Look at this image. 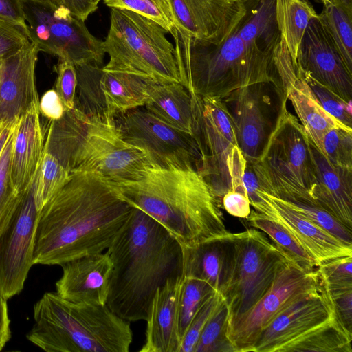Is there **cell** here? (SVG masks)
<instances>
[{
    "label": "cell",
    "mask_w": 352,
    "mask_h": 352,
    "mask_svg": "<svg viewBox=\"0 0 352 352\" xmlns=\"http://www.w3.org/2000/svg\"><path fill=\"white\" fill-rule=\"evenodd\" d=\"M307 294L274 318L258 335L251 352H286L287 348L336 316L324 289Z\"/></svg>",
    "instance_id": "cell-16"
},
{
    "label": "cell",
    "mask_w": 352,
    "mask_h": 352,
    "mask_svg": "<svg viewBox=\"0 0 352 352\" xmlns=\"http://www.w3.org/2000/svg\"><path fill=\"white\" fill-rule=\"evenodd\" d=\"M319 284L329 295L336 318L342 326L352 333V287L327 290L320 283Z\"/></svg>",
    "instance_id": "cell-46"
},
{
    "label": "cell",
    "mask_w": 352,
    "mask_h": 352,
    "mask_svg": "<svg viewBox=\"0 0 352 352\" xmlns=\"http://www.w3.org/2000/svg\"><path fill=\"white\" fill-rule=\"evenodd\" d=\"M154 166L148 153L125 140L115 123L89 118L72 173H92L116 185L137 181Z\"/></svg>",
    "instance_id": "cell-11"
},
{
    "label": "cell",
    "mask_w": 352,
    "mask_h": 352,
    "mask_svg": "<svg viewBox=\"0 0 352 352\" xmlns=\"http://www.w3.org/2000/svg\"><path fill=\"white\" fill-rule=\"evenodd\" d=\"M69 176L70 173L53 155L43 151L32 184L38 212L64 186Z\"/></svg>",
    "instance_id": "cell-34"
},
{
    "label": "cell",
    "mask_w": 352,
    "mask_h": 352,
    "mask_svg": "<svg viewBox=\"0 0 352 352\" xmlns=\"http://www.w3.org/2000/svg\"><path fill=\"white\" fill-rule=\"evenodd\" d=\"M32 43L0 62V122L14 123L39 104L35 67L39 52Z\"/></svg>",
    "instance_id": "cell-20"
},
{
    "label": "cell",
    "mask_w": 352,
    "mask_h": 352,
    "mask_svg": "<svg viewBox=\"0 0 352 352\" xmlns=\"http://www.w3.org/2000/svg\"><path fill=\"white\" fill-rule=\"evenodd\" d=\"M233 122L237 145L247 163L262 157L287 98L272 82H257L236 89L221 99Z\"/></svg>",
    "instance_id": "cell-10"
},
{
    "label": "cell",
    "mask_w": 352,
    "mask_h": 352,
    "mask_svg": "<svg viewBox=\"0 0 352 352\" xmlns=\"http://www.w3.org/2000/svg\"><path fill=\"white\" fill-rule=\"evenodd\" d=\"M182 279V276L169 278L157 290L146 320V338L140 352H179L177 304Z\"/></svg>",
    "instance_id": "cell-26"
},
{
    "label": "cell",
    "mask_w": 352,
    "mask_h": 352,
    "mask_svg": "<svg viewBox=\"0 0 352 352\" xmlns=\"http://www.w3.org/2000/svg\"><path fill=\"white\" fill-rule=\"evenodd\" d=\"M16 123L0 122V155Z\"/></svg>",
    "instance_id": "cell-52"
},
{
    "label": "cell",
    "mask_w": 352,
    "mask_h": 352,
    "mask_svg": "<svg viewBox=\"0 0 352 352\" xmlns=\"http://www.w3.org/2000/svg\"><path fill=\"white\" fill-rule=\"evenodd\" d=\"M343 1V0H327V3H336V2H338V1Z\"/></svg>",
    "instance_id": "cell-53"
},
{
    "label": "cell",
    "mask_w": 352,
    "mask_h": 352,
    "mask_svg": "<svg viewBox=\"0 0 352 352\" xmlns=\"http://www.w3.org/2000/svg\"><path fill=\"white\" fill-rule=\"evenodd\" d=\"M265 204L260 213L278 222L314 260L317 267L339 257L352 256L348 245L285 205L278 197L263 190Z\"/></svg>",
    "instance_id": "cell-21"
},
{
    "label": "cell",
    "mask_w": 352,
    "mask_h": 352,
    "mask_svg": "<svg viewBox=\"0 0 352 352\" xmlns=\"http://www.w3.org/2000/svg\"><path fill=\"white\" fill-rule=\"evenodd\" d=\"M316 270L318 282L327 290L352 287V256L327 261Z\"/></svg>",
    "instance_id": "cell-42"
},
{
    "label": "cell",
    "mask_w": 352,
    "mask_h": 352,
    "mask_svg": "<svg viewBox=\"0 0 352 352\" xmlns=\"http://www.w3.org/2000/svg\"><path fill=\"white\" fill-rule=\"evenodd\" d=\"M11 338L10 320L8 316L7 300L0 296V351Z\"/></svg>",
    "instance_id": "cell-51"
},
{
    "label": "cell",
    "mask_w": 352,
    "mask_h": 352,
    "mask_svg": "<svg viewBox=\"0 0 352 352\" xmlns=\"http://www.w3.org/2000/svg\"><path fill=\"white\" fill-rule=\"evenodd\" d=\"M167 33L149 18L111 8L109 31L102 41L109 58L102 68L136 74L158 82L181 83L175 46Z\"/></svg>",
    "instance_id": "cell-6"
},
{
    "label": "cell",
    "mask_w": 352,
    "mask_h": 352,
    "mask_svg": "<svg viewBox=\"0 0 352 352\" xmlns=\"http://www.w3.org/2000/svg\"><path fill=\"white\" fill-rule=\"evenodd\" d=\"M190 95L199 155L196 168L221 201L230 188L228 162L238 146L234 126L221 100Z\"/></svg>",
    "instance_id": "cell-12"
},
{
    "label": "cell",
    "mask_w": 352,
    "mask_h": 352,
    "mask_svg": "<svg viewBox=\"0 0 352 352\" xmlns=\"http://www.w3.org/2000/svg\"><path fill=\"white\" fill-rule=\"evenodd\" d=\"M30 43L22 28L0 19V59L15 54Z\"/></svg>",
    "instance_id": "cell-45"
},
{
    "label": "cell",
    "mask_w": 352,
    "mask_h": 352,
    "mask_svg": "<svg viewBox=\"0 0 352 352\" xmlns=\"http://www.w3.org/2000/svg\"><path fill=\"white\" fill-rule=\"evenodd\" d=\"M17 123L0 155V236L10 223L23 194H19L14 190L10 177V163Z\"/></svg>",
    "instance_id": "cell-37"
},
{
    "label": "cell",
    "mask_w": 352,
    "mask_h": 352,
    "mask_svg": "<svg viewBox=\"0 0 352 352\" xmlns=\"http://www.w3.org/2000/svg\"><path fill=\"white\" fill-rule=\"evenodd\" d=\"M110 8L130 10L154 21L172 33L175 28L170 0H103Z\"/></svg>",
    "instance_id": "cell-38"
},
{
    "label": "cell",
    "mask_w": 352,
    "mask_h": 352,
    "mask_svg": "<svg viewBox=\"0 0 352 352\" xmlns=\"http://www.w3.org/2000/svg\"><path fill=\"white\" fill-rule=\"evenodd\" d=\"M245 219L250 226L267 235L287 258L305 271L311 272L317 268L314 260L278 222L254 210Z\"/></svg>",
    "instance_id": "cell-32"
},
{
    "label": "cell",
    "mask_w": 352,
    "mask_h": 352,
    "mask_svg": "<svg viewBox=\"0 0 352 352\" xmlns=\"http://www.w3.org/2000/svg\"><path fill=\"white\" fill-rule=\"evenodd\" d=\"M245 6L244 16L218 45L175 29L171 33L181 83L190 94L221 100L236 89L262 82L282 89L275 63L282 40L276 0H245Z\"/></svg>",
    "instance_id": "cell-1"
},
{
    "label": "cell",
    "mask_w": 352,
    "mask_h": 352,
    "mask_svg": "<svg viewBox=\"0 0 352 352\" xmlns=\"http://www.w3.org/2000/svg\"><path fill=\"white\" fill-rule=\"evenodd\" d=\"M0 19L22 28L25 32V19L21 0H0Z\"/></svg>",
    "instance_id": "cell-49"
},
{
    "label": "cell",
    "mask_w": 352,
    "mask_h": 352,
    "mask_svg": "<svg viewBox=\"0 0 352 352\" xmlns=\"http://www.w3.org/2000/svg\"><path fill=\"white\" fill-rule=\"evenodd\" d=\"M0 62H1V59H0Z\"/></svg>",
    "instance_id": "cell-56"
},
{
    "label": "cell",
    "mask_w": 352,
    "mask_h": 352,
    "mask_svg": "<svg viewBox=\"0 0 352 352\" xmlns=\"http://www.w3.org/2000/svg\"><path fill=\"white\" fill-rule=\"evenodd\" d=\"M318 289L316 269L307 272L288 260L267 292L250 310L228 323L227 336L234 352H251L258 335L274 318Z\"/></svg>",
    "instance_id": "cell-13"
},
{
    "label": "cell",
    "mask_w": 352,
    "mask_h": 352,
    "mask_svg": "<svg viewBox=\"0 0 352 352\" xmlns=\"http://www.w3.org/2000/svg\"><path fill=\"white\" fill-rule=\"evenodd\" d=\"M214 292L206 281L182 277L177 304V323L181 342L196 312Z\"/></svg>",
    "instance_id": "cell-35"
},
{
    "label": "cell",
    "mask_w": 352,
    "mask_h": 352,
    "mask_svg": "<svg viewBox=\"0 0 352 352\" xmlns=\"http://www.w3.org/2000/svg\"><path fill=\"white\" fill-rule=\"evenodd\" d=\"M324 5H326L327 3V0H320Z\"/></svg>",
    "instance_id": "cell-55"
},
{
    "label": "cell",
    "mask_w": 352,
    "mask_h": 352,
    "mask_svg": "<svg viewBox=\"0 0 352 352\" xmlns=\"http://www.w3.org/2000/svg\"><path fill=\"white\" fill-rule=\"evenodd\" d=\"M296 66L346 102H351L352 71L318 16L309 21L302 37Z\"/></svg>",
    "instance_id": "cell-17"
},
{
    "label": "cell",
    "mask_w": 352,
    "mask_h": 352,
    "mask_svg": "<svg viewBox=\"0 0 352 352\" xmlns=\"http://www.w3.org/2000/svg\"><path fill=\"white\" fill-rule=\"evenodd\" d=\"M222 205L232 216L246 219L250 214V202L248 195L228 190L222 197Z\"/></svg>",
    "instance_id": "cell-47"
},
{
    "label": "cell",
    "mask_w": 352,
    "mask_h": 352,
    "mask_svg": "<svg viewBox=\"0 0 352 352\" xmlns=\"http://www.w3.org/2000/svg\"><path fill=\"white\" fill-rule=\"evenodd\" d=\"M30 342L48 352H128L130 322L105 305L74 303L46 292L34 306Z\"/></svg>",
    "instance_id": "cell-5"
},
{
    "label": "cell",
    "mask_w": 352,
    "mask_h": 352,
    "mask_svg": "<svg viewBox=\"0 0 352 352\" xmlns=\"http://www.w3.org/2000/svg\"><path fill=\"white\" fill-rule=\"evenodd\" d=\"M285 205L306 218L345 244L352 246V230L336 217L316 205L298 201H285L278 198Z\"/></svg>",
    "instance_id": "cell-39"
},
{
    "label": "cell",
    "mask_w": 352,
    "mask_h": 352,
    "mask_svg": "<svg viewBox=\"0 0 352 352\" xmlns=\"http://www.w3.org/2000/svg\"><path fill=\"white\" fill-rule=\"evenodd\" d=\"M113 186L131 206L158 222L183 247L228 232L221 201L194 166H154L137 181Z\"/></svg>",
    "instance_id": "cell-4"
},
{
    "label": "cell",
    "mask_w": 352,
    "mask_h": 352,
    "mask_svg": "<svg viewBox=\"0 0 352 352\" xmlns=\"http://www.w3.org/2000/svg\"><path fill=\"white\" fill-rule=\"evenodd\" d=\"M307 82L322 107L344 125L352 129L351 102H346L327 87L295 66Z\"/></svg>",
    "instance_id": "cell-40"
},
{
    "label": "cell",
    "mask_w": 352,
    "mask_h": 352,
    "mask_svg": "<svg viewBox=\"0 0 352 352\" xmlns=\"http://www.w3.org/2000/svg\"><path fill=\"white\" fill-rule=\"evenodd\" d=\"M309 141L314 174L311 197L315 205L352 230V170L332 164Z\"/></svg>",
    "instance_id": "cell-23"
},
{
    "label": "cell",
    "mask_w": 352,
    "mask_h": 352,
    "mask_svg": "<svg viewBox=\"0 0 352 352\" xmlns=\"http://www.w3.org/2000/svg\"><path fill=\"white\" fill-rule=\"evenodd\" d=\"M114 122L123 138L144 150L155 166L196 168L199 155L192 135L170 126L144 107L117 116Z\"/></svg>",
    "instance_id": "cell-14"
},
{
    "label": "cell",
    "mask_w": 352,
    "mask_h": 352,
    "mask_svg": "<svg viewBox=\"0 0 352 352\" xmlns=\"http://www.w3.org/2000/svg\"><path fill=\"white\" fill-rule=\"evenodd\" d=\"M57 78L55 90L59 95L66 110L75 107L77 87V74L74 65L65 60H59L56 66Z\"/></svg>",
    "instance_id": "cell-44"
},
{
    "label": "cell",
    "mask_w": 352,
    "mask_h": 352,
    "mask_svg": "<svg viewBox=\"0 0 352 352\" xmlns=\"http://www.w3.org/2000/svg\"><path fill=\"white\" fill-rule=\"evenodd\" d=\"M106 252L112 263L106 305L129 322L146 320L158 288L182 276V245L134 207Z\"/></svg>",
    "instance_id": "cell-3"
},
{
    "label": "cell",
    "mask_w": 352,
    "mask_h": 352,
    "mask_svg": "<svg viewBox=\"0 0 352 352\" xmlns=\"http://www.w3.org/2000/svg\"><path fill=\"white\" fill-rule=\"evenodd\" d=\"M318 16L352 71V0L328 3Z\"/></svg>",
    "instance_id": "cell-31"
},
{
    "label": "cell",
    "mask_w": 352,
    "mask_h": 352,
    "mask_svg": "<svg viewBox=\"0 0 352 352\" xmlns=\"http://www.w3.org/2000/svg\"><path fill=\"white\" fill-rule=\"evenodd\" d=\"M223 299V297L219 292H214L201 305L182 339L179 352H195L204 327Z\"/></svg>",
    "instance_id": "cell-43"
},
{
    "label": "cell",
    "mask_w": 352,
    "mask_h": 352,
    "mask_svg": "<svg viewBox=\"0 0 352 352\" xmlns=\"http://www.w3.org/2000/svg\"><path fill=\"white\" fill-rule=\"evenodd\" d=\"M39 104L33 105L18 120L10 163L13 188L24 193L32 185L44 150Z\"/></svg>",
    "instance_id": "cell-25"
},
{
    "label": "cell",
    "mask_w": 352,
    "mask_h": 352,
    "mask_svg": "<svg viewBox=\"0 0 352 352\" xmlns=\"http://www.w3.org/2000/svg\"><path fill=\"white\" fill-rule=\"evenodd\" d=\"M333 164L352 170V129L336 126L329 130L322 142V152Z\"/></svg>",
    "instance_id": "cell-41"
},
{
    "label": "cell",
    "mask_w": 352,
    "mask_h": 352,
    "mask_svg": "<svg viewBox=\"0 0 352 352\" xmlns=\"http://www.w3.org/2000/svg\"><path fill=\"white\" fill-rule=\"evenodd\" d=\"M25 33L39 50L74 65H101L105 55L102 41L94 36L85 21L50 0H21Z\"/></svg>",
    "instance_id": "cell-9"
},
{
    "label": "cell",
    "mask_w": 352,
    "mask_h": 352,
    "mask_svg": "<svg viewBox=\"0 0 352 352\" xmlns=\"http://www.w3.org/2000/svg\"><path fill=\"white\" fill-rule=\"evenodd\" d=\"M229 310L224 298L204 327L195 352H234L227 336Z\"/></svg>",
    "instance_id": "cell-36"
},
{
    "label": "cell",
    "mask_w": 352,
    "mask_h": 352,
    "mask_svg": "<svg viewBox=\"0 0 352 352\" xmlns=\"http://www.w3.org/2000/svg\"><path fill=\"white\" fill-rule=\"evenodd\" d=\"M144 107L170 126L192 135V97L182 84L154 82Z\"/></svg>",
    "instance_id": "cell-28"
},
{
    "label": "cell",
    "mask_w": 352,
    "mask_h": 352,
    "mask_svg": "<svg viewBox=\"0 0 352 352\" xmlns=\"http://www.w3.org/2000/svg\"><path fill=\"white\" fill-rule=\"evenodd\" d=\"M74 66L77 74L78 94L74 107L93 120L114 124V121L109 116L100 87V76L102 67L96 63H83Z\"/></svg>",
    "instance_id": "cell-30"
},
{
    "label": "cell",
    "mask_w": 352,
    "mask_h": 352,
    "mask_svg": "<svg viewBox=\"0 0 352 352\" xmlns=\"http://www.w3.org/2000/svg\"><path fill=\"white\" fill-rule=\"evenodd\" d=\"M56 6L67 9L71 13L82 21L98 9V5L91 0H50Z\"/></svg>",
    "instance_id": "cell-50"
},
{
    "label": "cell",
    "mask_w": 352,
    "mask_h": 352,
    "mask_svg": "<svg viewBox=\"0 0 352 352\" xmlns=\"http://www.w3.org/2000/svg\"><path fill=\"white\" fill-rule=\"evenodd\" d=\"M63 103L55 89L47 91L39 100V111L48 120H58L65 113Z\"/></svg>",
    "instance_id": "cell-48"
},
{
    "label": "cell",
    "mask_w": 352,
    "mask_h": 352,
    "mask_svg": "<svg viewBox=\"0 0 352 352\" xmlns=\"http://www.w3.org/2000/svg\"><path fill=\"white\" fill-rule=\"evenodd\" d=\"M133 207L89 173L74 172L38 212L33 264L47 265L106 251Z\"/></svg>",
    "instance_id": "cell-2"
},
{
    "label": "cell",
    "mask_w": 352,
    "mask_h": 352,
    "mask_svg": "<svg viewBox=\"0 0 352 352\" xmlns=\"http://www.w3.org/2000/svg\"><path fill=\"white\" fill-rule=\"evenodd\" d=\"M230 236L234 267L222 295L229 310L228 323L250 310L267 292L289 260L264 232L256 228L230 232Z\"/></svg>",
    "instance_id": "cell-8"
},
{
    "label": "cell",
    "mask_w": 352,
    "mask_h": 352,
    "mask_svg": "<svg viewBox=\"0 0 352 352\" xmlns=\"http://www.w3.org/2000/svg\"><path fill=\"white\" fill-rule=\"evenodd\" d=\"M245 0H170L175 30L202 42L218 45L245 14Z\"/></svg>",
    "instance_id": "cell-18"
},
{
    "label": "cell",
    "mask_w": 352,
    "mask_h": 352,
    "mask_svg": "<svg viewBox=\"0 0 352 352\" xmlns=\"http://www.w3.org/2000/svg\"><path fill=\"white\" fill-rule=\"evenodd\" d=\"M275 61L287 100L291 101L309 140L322 152V139L329 130L336 126L349 127L338 121L322 107L307 82L294 65L283 41L277 50Z\"/></svg>",
    "instance_id": "cell-19"
},
{
    "label": "cell",
    "mask_w": 352,
    "mask_h": 352,
    "mask_svg": "<svg viewBox=\"0 0 352 352\" xmlns=\"http://www.w3.org/2000/svg\"><path fill=\"white\" fill-rule=\"evenodd\" d=\"M275 10L278 30L296 66L302 37L309 21L318 14L307 0H276Z\"/></svg>",
    "instance_id": "cell-29"
},
{
    "label": "cell",
    "mask_w": 352,
    "mask_h": 352,
    "mask_svg": "<svg viewBox=\"0 0 352 352\" xmlns=\"http://www.w3.org/2000/svg\"><path fill=\"white\" fill-rule=\"evenodd\" d=\"M252 166L263 192L315 205L310 195L314 174L309 141L287 106L261 159Z\"/></svg>",
    "instance_id": "cell-7"
},
{
    "label": "cell",
    "mask_w": 352,
    "mask_h": 352,
    "mask_svg": "<svg viewBox=\"0 0 352 352\" xmlns=\"http://www.w3.org/2000/svg\"><path fill=\"white\" fill-rule=\"evenodd\" d=\"M155 82L136 74L102 68L100 84L110 119L114 121L128 111L144 107Z\"/></svg>",
    "instance_id": "cell-27"
},
{
    "label": "cell",
    "mask_w": 352,
    "mask_h": 352,
    "mask_svg": "<svg viewBox=\"0 0 352 352\" xmlns=\"http://www.w3.org/2000/svg\"><path fill=\"white\" fill-rule=\"evenodd\" d=\"M352 333L336 317L292 344L286 352H352Z\"/></svg>",
    "instance_id": "cell-33"
},
{
    "label": "cell",
    "mask_w": 352,
    "mask_h": 352,
    "mask_svg": "<svg viewBox=\"0 0 352 352\" xmlns=\"http://www.w3.org/2000/svg\"><path fill=\"white\" fill-rule=\"evenodd\" d=\"M93 3H94L96 5H98L99 2L101 1V0H91Z\"/></svg>",
    "instance_id": "cell-54"
},
{
    "label": "cell",
    "mask_w": 352,
    "mask_h": 352,
    "mask_svg": "<svg viewBox=\"0 0 352 352\" xmlns=\"http://www.w3.org/2000/svg\"><path fill=\"white\" fill-rule=\"evenodd\" d=\"M182 277L201 279L223 295L234 267L230 232L194 246L183 247Z\"/></svg>",
    "instance_id": "cell-24"
},
{
    "label": "cell",
    "mask_w": 352,
    "mask_h": 352,
    "mask_svg": "<svg viewBox=\"0 0 352 352\" xmlns=\"http://www.w3.org/2000/svg\"><path fill=\"white\" fill-rule=\"evenodd\" d=\"M61 277L56 294L74 303L105 305L109 294L112 263L105 252L82 256L60 265Z\"/></svg>",
    "instance_id": "cell-22"
},
{
    "label": "cell",
    "mask_w": 352,
    "mask_h": 352,
    "mask_svg": "<svg viewBox=\"0 0 352 352\" xmlns=\"http://www.w3.org/2000/svg\"><path fill=\"white\" fill-rule=\"evenodd\" d=\"M38 215L32 185L23 194L10 223L0 236V296L6 300L23 290L34 265Z\"/></svg>",
    "instance_id": "cell-15"
}]
</instances>
